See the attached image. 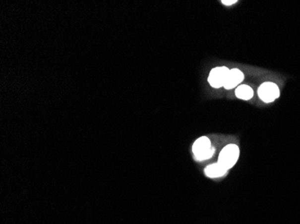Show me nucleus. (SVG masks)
<instances>
[{
  "label": "nucleus",
  "instance_id": "nucleus-1",
  "mask_svg": "<svg viewBox=\"0 0 300 224\" xmlns=\"http://www.w3.org/2000/svg\"><path fill=\"white\" fill-rule=\"evenodd\" d=\"M192 153L197 161H206L214 155L215 148L211 146L210 139L207 136H201L193 143Z\"/></svg>",
  "mask_w": 300,
  "mask_h": 224
},
{
  "label": "nucleus",
  "instance_id": "nucleus-2",
  "mask_svg": "<svg viewBox=\"0 0 300 224\" xmlns=\"http://www.w3.org/2000/svg\"><path fill=\"white\" fill-rule=\"evenodd\" d=\"M239 154H240V151L239 146L237 144L230 143L226 145L221 150V152L219 153L218 162L222 166H224L227 170H230L239 161Z\"/></svg>",
  "mask_w": 300,
  "mask_h": 224
},
{
  "label": "nucleus",
  "instance_id": "nucleus-3",
  "mask_svg": "<svg viewBox=\"0 0 300 224\" xmlns=\"http://www.w3.org/2000/svg\"><path fill=\"white\" fill-rule=\"evenodd\" d=\"M280 89L276 84L265 82L258 88V96L263 102L270 103L280 97Z\"/></svg>",
  "mask_w": 300,
  "mask_h": 224
},
{
  "label": "nucleus",
  "instance_id": "nucleus-4",
  "mask_svg": "<svg viewBox=\"0 0 300 224\" xmlns=\"http://www.w3.org/2000/svg\"><path fill=\"white\" fill-rule=\"evenodd\" d=\"M229 70L230 69L227 67H217L211 69L210 75H209V78H208V81L210 83V86L215 89H219L221 87H224Z\"/></svg>",
  "mask_w": 300,
  "mask_h": 224
},
{
  "label": "nucleus",
  "instance_id": "nucleus-5",
  "mask_svg": "<svg viewBox=\"0 0 300 224\" xmlns=\"http://www.w3.org/2000/svg\"><path fill=\"white\" fill-rule=\"evenodd\" d=\"M244 75L239 68H232L229 70V75L225 83L224 88L226 90H232L240 86L243 81Z\"/></svg>",
  "mask_w": 300,
  "mask_h": 224
},
{
  "label": "nucleus",
  "instance_id": "nucleus-6",
  "mask_svg": "<svg viewBox=\"0 0 300 224\" xmlns=\"http://www.w3.org/2000/svg\"><path fill=\"white\" fill-rule=\"evenodd\" d=\"M228 172H229V170H227L224 166L219 164V162L207 166L205 168L204 171L205 175L209 177V178H211V179L223 177Z\"/></svg>",
  "mask_w": 300,
  "mask_h": 224
},
{
  "label": "nucleus",
  "instance_id": "nucleus-7",
  "mask_svg": "<svg viewBox=\"0 0 300 224\" xmlns=\"http://www.w3.org/2000/svg\"><path fill=\"white\" fill-rule=\"evenodd\" d=\"M235 94L240 100H249L253 97V90L251 86L241 85L236 88Z\"/></svg>",
  "mask_w": 300,
  "mask_h": 224
},
{
  "label": "nucleus",
  "instance_id": "nucleus-8",
  "mask_svg": "<svg viewBox=\"0 0 300 224\" xmlns=\"http://www.w3.org/2000/svg\"><path fill=\"white\" fill-rule=\"evenodd\" d=\"M238 1L237 0H222L221 3L225 5H231L236 4Z\"/></svg>",
  "mask_w": 300,
  "mask_h": 224
}]
</instances>
